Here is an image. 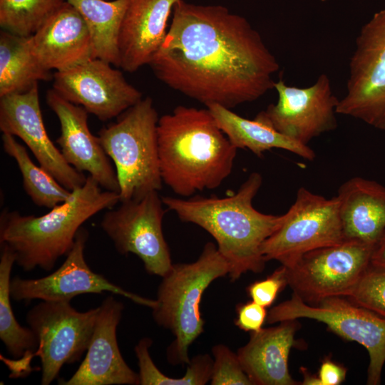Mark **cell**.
<instances>
[{
  "mask_svg": "<svg viewBox=\"0 0 385 385\" xmlns=\"http://www.w3.org/2000/svg\"><path fill=\"white\" fill-rule=\"evenodd\" d=\"M149 66L168 87L206 106L229 109L274 88L279 63L243 16L220 5L178 0Z\"/></svg>",
  "mask_w": 385,
  "mask_h": 385,
  "instance_id": "6da1fadb",
  "label": "cell"
},
{
  "mask_svg": "<svg viewBox=\"0 0 385 385\" xmlns=\"http://www.w3.org/2000/svg\"><path fill=\"white\" fill-rule=\"evenodd\" d=\"M262 184V176L252 173L230 196L163 197L168 210L183 222L198 225L210 234L229 265V277L238 279L247 272H261L265 265L261 248L283 223L285 215L265 214L252 201Z\"/></svg>",
  "mask_w": 385,
  "mask_h": 385,
  "instance_id": "7a4b0ae2",
  "label": "cell"
},
{
  "mask_svg": "<svg viewBox=\"0 0 385 385\" xmlns=\"http://www.w3.org/2000/svg\"><path fill=\"white\" fill-rule=\"evenodd\" d=\"M157 134L162 180L175 194L215 189L232 173L237 148L207 108L177 106L159 118Z\"/></svg>",
  "mask_w": 385,
  "mask_h": 385,
  "instance_id": "3957f363",
  "label": "cell"
},
{
  "mask_svg": "<svg viewBox=\"0 0 385 385\" xmlns=\"http://www.w3.org/2000/svg\"><path fill=\"white\" fill-rule=\"evenodd\" d=\"M120 202L119 193L103 190L91 176L71 191L65 202L41 216L4 210L0 215V244L16 253V263L24 271L39 267L51 270L69 252L83 224Z\"/></svg>",
  "mask_w": 385,
  "mask_h": 385,
  "instance_id": "277c9868",
  "label": "cell"
},
{
  "mask_svg": "<svg viewBox=\"0 0 385 385\" xmlns=\"http://www.w3.org/2000/svg\"><path fill=\"white\" fill-rule=\"evenodd\" d=\"M229 274L226 260L212 242L205 244L190 263L173 264L162 278L153 318L158 326L170 330L175 339L167 349L168 361L188 365L189 346L204 332L200 304L205 289L215 279Z\"/></svg>",
  "mask_w": 385,
  "mask_h": 385,
  "instance_id": "5b68a950",
  "label": "cell"
},
{
  "mask_svg": "<svg viewBox=\"0 0 385 385\" xmlns=\"http://www.w3.org/2000/svg\"><path fill=\"white\" fill-rule=\"evenodd\" d=\"M158 120L153 100L147 97L123 112L117 122L98 132L100 143L115 165L120 202L162 188Z\"/></svg>",
  "mask_w": 385,
  "mask_h": 385,
  "instance_id": "8992f818",
  "label": "cell"
},
{
  "mask_svg": "<svg viewBox=\"0 0 385 385\" xmlns=\"http://www.w3.org/2000/svg\"><path fill=\"white\" fill-rule=\"evenodd\" d=\"M284 215L282 225L262 245L266 262L274 260L289 267L308 252L345 240L337 196L327 198L301 187Z\"/></svg>",
  "mask_w": 385,
  "mask_h": 385,
  "instance_id": "52a82bcc",
  "label": "cell"
},
{
  "mask_svg": "<svg viewBox=\"0 0 385 385\" xmlns=\"http://www.w3.org/2000/svg\"><path fill=\"white\" fill-rule=\"evenodd\" d=\"M375 244L345 239L303 255L286 267L287 285L307 304L348 297L370 265Z\"/></svg>",
  "mask_w": 385,
  "mask_h": 385,
  "instance_id": "ba28073f",
  "label": "cell"
},
{
  "mask_svg": "<svg viewBox=\"0 0 385 385\" xmlns=\"http://www.w3.org/2000/svg\"><path fill=\"white\" fill-rule=\"evenodd\" d=\"M300 318L322 322L339 337L366 348L369 356L367 384H380L385 363V318L344 297L327 298L312 305L293 293L291 299L272 307L266 320L274 324Z\"/></svg>",
  "mask_w": 385,
  "mask_h": 385,
  "instance_id": "9c48e42d",
  "label": "cell"
},
{
  "mask_svg": "<svg viewBox=\"0 0 385 385\" xmlns=\"http://www.w3.org/2000/svg\"><path fill=\"white\" fill-rule=\"evenodd\" d=\"M346 93L337 113L385 130V9L361 27L350 58Z\"/></svg>",
  "mask_w": 385,
  "mask_h": 385,
  "instance_id": "30bf717a",
  "label": "cell"
},
{
  "mask_svg": "<svg viewBox=\"0 0 385 385\" xmlns=\"http://www.w3.org/2000/svg\"><path fill=\"white\" fill-rule=\"evenodd\" d=\"M66 300L42 301L26 314L38 346L42 385H49L64 364L78 361L90 343L99 307L78 312Z\"/></svg>",
  "mask_w": 385,
  "mask_h": 385,
  "instance_id": "8fae6325",
  "label": "cell"
},
{
  "mask_svg": "<svg viewBox=\"0 0 385 385\" xmlns=\"http://www.w3.org/2000/svg\"><path fill=\"white\" fill-rule=\"evenodd\" d=\"M163 204L158 191H151L109 209L101 222V227L120 254L135 255L148 274L161 277L173 265L163 232Z\"/></svg>",
  "mask_w": 385,
  "mask_h": 385,
  "instance_id": "7c38bea8",
  "label": "cell"
},
{
  "mask_svg": "<svg viewBox=\"0 0 385 385\" xmlns=\"http://www.w3.org/2000/svg\"><path fill=\"white\" fill-rule=\"evenodd\" d=\"M274 88L278 94L277 103L259 112L256 119L306 145L313 138L337 128L335 114L339 100L326 74H321L308 87L291 86L279 80L274 83Z\"/></svg>",
  "mask_w": 385,
  "mask_h": 385,
  "instance_id": "4fadbf2b",
  "label": "cell"
},
{
  "mask_svg": "<svg viewBox=\"0 0 385 385\" xmlns=\"http://www.w3.org/2000/svg\"><path fill=\"white\" fill-rule=\"evenodd\" d=\"M111 65L103 60L92 58L74 67L56 71L53 89L101 120L119 116L139 102L142 93Z\"/></svg>",
  "mask_w": 385,
  "mask_h": 385,
  "instance_id": "5bb4252c",
  "label": "cell"
},
{
  "mask_svg": "<svg viewBox=\"0 0 385 385\" xmlns=\"http://www.w3.org/2000/svg\"><path fill=\"white\" fill-rule=\"evenodd\" d=\"M88 237V231L81 227L65 261L53 273L38 279L13 278L10 284L11 298L17 302H29L32 299L71 302L73 298L82 294L109 292L153 309L156 300L128 292L90 268L84 256Z\"/></svg>",
  "mask_w": 385,
  "mask_h": 385,
  "instance_id": "9a60e30c",
  "label": "cell"
},
{
  "mask_svg": "<svg viewBox=\"0 0 385 385\" xmlns=\"http://www.w3.org/2000/svg\"><path fill=\"white\" fill-rule=\"evenodd\" d=\"M0 130L22 140L39 165L68 190L86 183L87 177L66 162L46 130L38 84L26 91L0 97Z\"/></svg>",
  "mask_w": 385,
  "mask_h": 385,
  "instance_id": "2e32d148",
  "label": "cell"
},
{
  "mask_svg": "<svg viewBox=\"0 0 385 385\" xmlns=\"http://www.w3.org/2000/svg\"><path fill=\"white\" fill-rule=\"evenodd\" d=\"M46 103L59 120L61 134L56 142L66 162L81 173H88L104 190L119 193L115 169L98 137L89 129L87 111L53 89L47 92Z\"/></svg>",
  "mask_w": 385,
  "mask_h": 385,
  "instance_id": "e0dca14e",
  "label": "cell"
},
{
  "mask_svg": "<svg viewBox=\"0 0 385 385\" xmlns=\"http://www.w3.org/2000/svg\"><path fill=\"white\" fill-rule=\"evenodd\" d=\"M123 309L112 295L103 299L84 359L71 377L59 384H139L138 373L126 364L118 344L116 331Z\"/></svg>",
  "mask_w": 385,
  "mask_h": 385,
  "instance_id": "ac0fdd59",
  "label": "cell"
},
{
  "mask_svg": "<svg viewBox=\"0 0 385 385\" xmlns=\"http://www.w3.org/2000/svg\"><path fill=\"white\" fill-rule=\"evenodd\" d=\"M32 54L45 70L63 71L94 58L86 22L66 1L29 36Z\"/></svg>",
  "mask_w": 385,
  "mask_h": 385,
  "instance_id": "d6986e66",
  "label": "cell"
},
{
  "mask_svg": "<svg viewBox=\"0 0 385 385\" xmlns=\"http://www.w3.org/2000/svg\"><path fill=\"white\" fill-rule=\"evenodd\" d=\"M178 0H130L123 21L120 41L121 67L136 71L160 49L167 23Z\"/></svg>",
  "mask_w": 385,
  "mask_h": 385,
  "instance_id": "ffe728a7",
  "label": "cell"
},
{
  "mask_svg": "<svg viewBox=\"0 0 385 385\" xmlns=\"http://www.w3.org/2000/svg\"><path fill=\"white\" fill-rule=\"evenodd\" d=\"M299 327L296 320L251 332L249 342L237 352L252 385H296L289 374L288 359Z\"/></svg>",
  "mask_w": 385,
  "mask_h": 385,
  "instance_id": "44dd1931",
  "label": "cell"
},
{
  "mask_svg": "<svg viewBox=\"0 0 385 385\" xmlns=\"http://www.w3.org/2000/svg\"><path fill=\"white\" fill-rule=\"evenodd\" d=\"M337 197L345 239L376 244L385 230V187L354 177L339 187Z\"/></svg>",
  "mask_w": 385,
  "mask_h": 385,
  "instance_id": "7402d4cb",
  "label": "cell"
},
{
  "mask_svg": "<svg viewBox=\"0 0 385 385\" xmlns=\"http://www.w3.org/2000/svg\"><path fill=\"white\" fill-rule=\"evenodd\" d=\"M207 108L217 125L237 149H248L258 157L273 148L287 150L309 161L316 157L314 151L308 145L282 135L255 118L247 119L215 103Z\"/></svg>",
  "mask_w": 385,
  "mask_h": 385,
  "instance_id": "603a6c76",
  "label": "cell"
},
{
  "mask_svg": "<svg viewBox=\"0 0 385 385\" xmlns=\"http://www.w3.org/2000/svg\"><path fill=\"white\" fill-rule=\"evenodd\" d=\"M66 1L79 12L86 22L94 58L120 67V34L130 0Z\"/></svg>",
  "mask_w": 385,
  "mask_h": 385,
  "instance_id": "cb8c5ba5",
  "label": "cell"
},
{
  "mask_svg": "<svg viewBox=\"0 0 385 385\" xmlns=\"http://www.w3.org/2000/svg\"><path fill=\"white\" fill-rule=\"evenodd\" d=\"M51 79L32 54L29 36H21L7 31L0 34V97L22 93Z\"/></svg>",
  "mask_w": 385,
  "mask_h": 385,
  "instance_id": "d4e9b609",
  "label": "cell"
},
{
  "mask_svg": "<svg viewBox=\"0 0 385 385\" xmlns=\"http://www.w3.org/2000/svg\"><path fill=\"white\" fill-rule=\"evenodd\" d=\"M3 149L15 160L23 178V186L32 202L38 207L51 209L66 201L71 191L61 185L41 165L31 159L25 147L9 133H2Z\"/></svg>",
  "mask_w": 385,
  "mask_h": 385,
  "instance_id": "484cf974",
  "label": "cell"
},
{
  "mask_svg": "<svg viewBox=\"0 0 385 385\" xmlns=\"http://www.w3.org/2000/svg\"><path fill=\"white\" fill-rule=\"evenodd\" d=\"M16 256L7 245L1 244L0 339L14 358H22L37 349L38 342L30 328L21 326L14 316L10 299L11 272Z\"/></svg>",
  "mask_w": 385,
  "mask_h": 385,
  "instance_id": "4316f807",
  "label": "cell"
},
{
  "mask_svg": "<svg viewBox=\"0 0 385 385\" xmlns=\"http://www.w3.org/2000/svg\"><path fill=\"white\" fill-rule=\"evenodd\" d=\"M64 0H0V25L21 36L33 35Z\"/></svg>",
  "mask_w": 385,
  "mask_h": 385,
  "instance_id": "83f0119b",
  "label": "cell"
},
{
  "mask_svg": "<svg viewBox=\"0 0 385 385\" xmlns=\"http://www.w3.org/2000/svg\"><path fill=\"white\" fill-rule=\"evenodd\" d=\"M185 374L171 378L160 371L151 359L145 361L139 372L140 385H205L210 381L213 359L207 354H198L190 359Z\"/></svg>",
  "mask_w": 385,
  "mask_h": 385,
  "instance_id": "f1b7e54d",
  "label": "cell"
},
{
  "mask_svg": "<svg viewBox=\"0 0 385 385\" xmlns=\"http://www.w3.org/2000/svg\"><path fill=\"white\" fill-rule=\"evenodd\" d=\"M348 298L385 318V270L370 263Z\"/></svg>",
  "mask_w": 385,
  "mask_h": 385,
  "instance_id": "f546056e",
  "label": "cell"
},
{
  "mask_svg": "<svg viewBox=\"0 0 385 385\" xmlns=\"http://www.w3.org/2000/svg\"><path fill=\"white\" fill-rule=\"evenodd\" d=\"M214 356L210 384L252 385L237 354L224 344L212 349Z\"/></svg>",
  "mask_w": 385,
  "mask_h": 385,
  "instance_id": "4dcf8cb0",
  "label": "cell"
},
{
  "mask_svg": "<svg viewBox=\"0 0 385 385\" xmlns=\"http://www.w3.org/2000/svg\"><path fill=\"white\" fill-rule=\"evenodd\" d=\"M287 285L286 267L281 265L262 280L250 284L247 292L251 299L264 307H270L278 294Z\"/></svg>",
  "mask_w": 385,
  "mask_h": 385,
  "instance_id": "1f68e13d",
  "label": "cell"
},
{
  "mask_svg": "<svg viewBox=\"0 0 385 385\" xmlns=\"http://www.w3.org/2000/svg\"><path fill=\"white\" fill-rule=\"evenodd\" d=\"M235 325L245 332H257L267 319L266 307L252 301L239 304L236 309Z\"/></svg>",
  "mask_w": 385,
  "mask_h": 385,
  "instance_id": "d6a6232c",
  "label": "cell"
},
{
  "mask_svg": "<svg viewBox=\"0 0 385 385\" xmlns=\"http://www.w3.org/2000/svg\"><path fill=\"white\" fill-rule=\"evenodd\" d=\"M346 371L344 366L328 358L322 362L317 375L321 385H339L344 381Z\"/></svg>",
  "mask_w": 385,
  "mask_h": 385,
  "instance_id": "836d02e7",
  "label": "cell"
},
{
  "mask_svg": "<svg viewBox=\"0 0 385 385\" xmlns=\"http://www.w3.org/2000/svg\"><path fill=\"white\" fill-rule=\"evenodd\" d=\"M370 263L385 270V230L375 244Z\"/></svg>",
  "mask_w": 385,
  "mask_h": 385,
  "instance_id": "e575fe53",
  "label": "cell"
},
{
  "mask_svg": "<svg viewBox=\"0 0 385 385\" xmlns=\"http://www.w3.org/2000/svg\"><path fill=\"white\" fill-rule=\"evenodd\" d=\"M300 371L303 376V385H321L318 375L312 374L304 367L300 368Z\"/></svg>",
  "mask_w": 385,
  "mask_h": 385,
  "instance_id": "d590c367",
  "label": "cell"
}]
</instances>
